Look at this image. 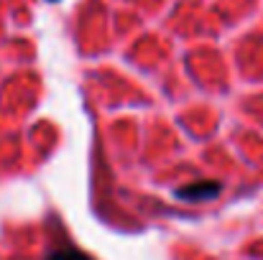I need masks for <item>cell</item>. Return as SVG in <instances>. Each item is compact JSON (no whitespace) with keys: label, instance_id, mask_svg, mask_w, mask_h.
<instances>
[{"label":"cell","instance_id":"cell-1","mask_svg":"<svg viewBox=\"0 0 263 260\" xmlns=\"http://www.w3.org/2000/svg\"><path fill=\"white\" fill-rule=\"evenodd\" d=\"M217 194H220V184L215 181H202V184H189V186L176 189V199H184V202H207V199H215Z\"/></svg>","mask_w":263,"mask_h":260},{"label":"cell","instance_id":"cell-3","mask_svg":"<svg viewBox=\"0 0 263 260\" xmlns=\"http://www.w3.org/2000/svg\"><path fill=\"white\" fill-rule=\"evenodd\" d=\"M49 3H54V0H49Z\"/></svg>","mask_w":263,"mask_h":260},{"label":"cell","instance_id":"cell-2","mask_svg":"<svg viewBox=\"0 0 263 260\" xmlns=\"http://www.w3.org/2000/svg\"><path fill=\"white\" fill-rule=\"evenodd\" d=\"M46 260H92V258L85 255V253H80V250H74V248H64V250H54V253H49Z\"/></svg>","mask_w":263,"mask_h":260}]
</instances>
